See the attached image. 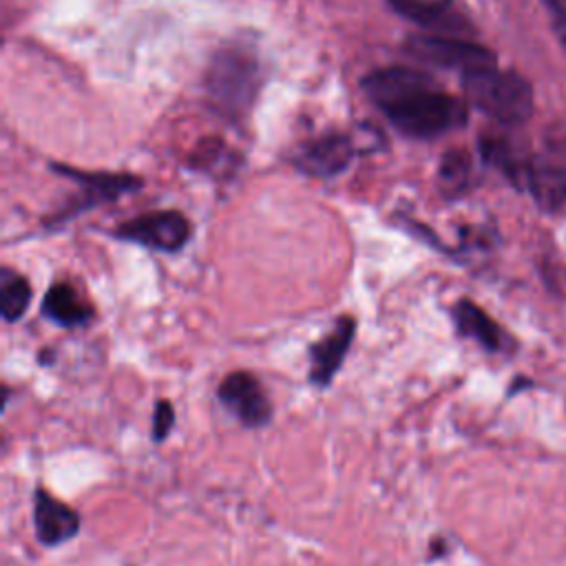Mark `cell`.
<instances>
[{
  "label": "cell",
  "mask_w": 566,
  "mask_h": 566,
  "mask_svg": "<svg viewBox=\"0 0 566 566\" xmlns=\"http://www.w3.org/2000/svg\"><path fill=\"white\" fill-rule=\"evenodd\" d=\"M367 97L409 137H438L464 124L467 106L436 82L405 66L378 69L363 80Z\"/></svg>",
  "instance_id": "6da1fadb"
},
{
  "label": "cell",
  "mask_w": 566,
  "mask_h": 566,
  "mask_svg": "<svg viewBox=\"0 0 566 566\" xmlns=\"http://www.w3.org/2000/svg\"><path fill=\"white\" fill-rule=\"evenodd\" d=\"M467 99L502 124H522L533 115L535 97L531 84L513 73L493 66L462 73Z\"/></svg>",
  "instance_id": "7a4b0ae2"
},
{
  "label": "cell",
  "mask_w": 566,
  "mask_h": 566,
  "mask_svg": "<svg viewBox=\"0 0 566 566\" xmlns=\"http://www.w3.org/2000/svg\"><path fill=\"white\" fill-rule=\"evenodd\" d=\"M261 82L256 57L245 49H223L210 62L206 91L212 104L226 115H241L252 104Z\"/></svg>",
  "instance_id": "3957f363"
},
{
  "label": "cell",
  "mask_w": 566,
  "mask_h": 566,
  "mask_svg": "<svg viewBox=\"0 0 566 566\" xmlns=\"http://www.w3.org/2000/svg\"><path fill=\"white\" fill-rule=\"evenodd\" d=\"M517 188L526 190L544 212H566V144L526 157Z\"/></svg>",
  "instance_id": "277c9868"
},
{
  "label": "cell",
  "mask_w": 566,
  "mask_h": 566,
  "mask_svg": "<svg viewBox=\"0 0 566 566\" xmlns=\"http://www.w3.org/2000/svg\"><path fill=\"white\" fill-rule=\"evenodd\" d=\"M113 237L148 250L175 254L190 241L192 226L179 210H153L119 223L113 230Z\"/></svg>",
  "instance_id": "5b68a950"
},
{
  "label": "cell",
  "mask_w": 566,
  "mask_h": 566,
  "mask_svg": "<svg viewBox=\"0 0 566 566\" xmlns=\"http://www.w3.org/2000/svg\"><path fill=\"white\" fill-rule=\"evenodd\" d=\"M217 398L221 407L245 429H263L272 420V400L252 371L237 369L226 374L217 387Z\"/></svg>",
  "instance_id": "8992f818"
},
{
  "label": "cell",
  "mask_w": 566,
  "mask_h": 566,
  "mask_svg": "<svg viewBox=\"0 0 566 566\" xmlns=\"http://www.w3.org/2000/svg\"><path fill=\"white\" fill-rule=\"evenodd\" d=\"M405 49L409 51V55H413L422 62L455 69L462 73L495 64V55L489 49H484L475 42H469V40H460V38L413 35L407 40Z\"/></svg>",
  "instance_id": "52a82bcc"
},
{
  "label": "cell",
  "mask_w": 566,
  "mask_h": 566,
  "mask_svg": "<svg viewBox=\"0 0 566 566\" xmlns=\"http://www.w3.org/2000/svg\"><path fill=\"white\" fill-rule=\"evenodd\" d=\"M356 338V318L349 314H340L327 334H323L318 340H312L307 347L310 369L307 380L310 385L325 389L332 385L334 376L340 371L352 343Z\"/></svg>",
  "instance_id": "ba28073f"
},
{
  "label": "cell",
  "mask_w": 566,
  "mask_h": 566,
  "mask_svg": "<svg viewBox=\"0 0 566 566\" xmlns=\"http://www.w3.org/2000/svg\"><path fill=\"white\" fill-rule=\"evenodd\" d=\"M82 520L75 509L51 495L44 486L33 491V531L42 546H60L80 533Z\"/></svg>",
  "instance_id": "9c48e42d"
},
{
  "label": "cell",
  "mask_w": 566,
  "mask_h": 566,
  "mask_svg": "<svg viewBox=\"0 0 566 566\" xmlns=\"http://www.w3.org/2000/svg\"><path fill=\"white\" fill-rule=\"evenodd\" d=\"M356 150H358V139L354 135L332 133L303 146L294 157V164L305 175L327 179L343 172L354 159Z\"/></svg>",
  "instance_id": "30bf717a"
},
{
  "label": "cell",
  "mask_w": 566,
  "mask_h": 566,
  "mask_svg": "<svg viewBox=\"0 0 566 566\" xmlns=\"http://www.w3.org/2000/svg\"><path fill=\"white\" fill-rule=\"evenodd\" d=\"M451 318L458 336L478 343L482 349L491 354L511 352L515 345L511 334L491 314H486L478 303L469 298H458L453 303Z\"/></svg>",
  "instance_id": "8fae6325"
},
{
  "label": "cell",
  "mask_w": 566,
  "mask_h": 566,
  "mask_svg": "<svg viewBox=\"0 0 566 566\" xmlns=\"http://www.w3.org/2000/svg\"><path fill=\"white\" fill-rule=\"evenodd\" d=\"M40 314L64 329H77L93 321L95 310L71 283L57 281L46 287L40 303Z\"/></svg>",
  "instance_id": "7c38bea8"
},
{
  "label": "cell",
  "mask_w": 566,
  "mask_h": 566,
  "mask_svg": "<svg viewBox=\"0 0 566 566\" xmlns=\"http://www.w3.org/2000/svg\"><path fill=\"white\" fill-rule=\"evenodd\" d=\"M55 170L73 177L80 186H82V201L69 212L75 214L80 210H86L99 201H113L124 192L137 190L142 188V179H137L135 175H111V172H80L75 168H64V166H55Z\"/></svg>",
  "instance_id": "4fadbf2b"
},
{
  "label": "cell",
  "mask_w": 566,
  "mask_h": 566,
  "mask_svg": "<svg viewBox=\"0 0 566 566\" xmlns=\"http://www.w3.org/2000/svg\"><path fill=\"white\" fill-rule=\"evenodd\" d=\"M31 283L15 270H0V316L4 323H15L31 305Z\"/></svg>",
  "instance_id": "5bb4252c"
},
{
  "label": "cell",
  "mask_w": 566,
  "mask_h": 566,
  "mask_svg": "<svg viewBox=\"0 0 566 566\" xmlns=\"http://www.w3.org/2000/svg\"><path fill=\"white\" fill-rule=\"evenodd\" d=\"M471 175V161L464 150H449L440 161V188L447 195H458L467 188Z\"/></svg>",
  "instance_id": "9a60e30c"
},
{
  "label": "cell",
  "mask_w": 566,
  "mask_h": 566,
  "mask_svg": "<svg viewBox=\"0 0 566 566\" xmlns=\"http://www.w3.org/2000/svg\"><path fill=\"white\" fill-rule=\"evenodd\" d=\"M391 2L407 18H413L424 24H433L440 18H444L451 0H391Z\"/></svg>",
  "instance_id": "2e32d148"
},
{
  "label": "cell",
  "mask_w": 566,
  "mask_h": 566,
  "mask_svg": "<svg viewBox=\"0 0 566 566\" xmlns=\"http://www.w3.org/2000/svg\"><path fill=\"white\" fill-rule=\"evenodd\" d=\"M175 407L170 400L166 398H159L155 400V407H153V422H150V436H153V442H164L172 427H175Z\"/></svg>",
  "instance_id": "e0dca14e"
},
{
  "label": "cell",
  "mask_w": 566,
  "mask_h": 566,
  "mask_svg": "<svg viewBox=\"0 0 566 566\" xmlns=\"http://www.w3.org/2000/svg\"><path fill=\"white\" fill-rule=\"evenodd\" d=\"M544 7L551 15V22L559 38V44L566 51V0H544Z\"/></svg>",
  "instance_id": "ac0fdd59"
}]
</instances>
